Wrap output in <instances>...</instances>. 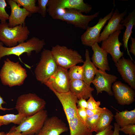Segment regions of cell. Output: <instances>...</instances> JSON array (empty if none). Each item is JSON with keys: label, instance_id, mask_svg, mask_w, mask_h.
Returning a JSON list of instances; mask_svg holds the SVG:
<instances>
[{"label": "cell", "instance_id": "obj_1", "mask_svg": "<svg viewBox=\"0 0 135 135\" xmlns=\"http://www.w3.org/2000/svg\"><path fill=\"white\" fill-rule=\"evenodd\" d=\"M61 103L69 127L70 135H92L86 122L80 117L77 111V98L70 91L60 93L52 90Z\"/></svg>", "mask_w": 135, "mask_h": 135}, {"label": "cell", "instance_id": "obj_2", "mask_svg": "<svg viewBox=\"0 0 135 135\" xmlns=\"http://www.w3.org/2000/svg\"><path fill=\"white\" fill-rule=\"evenodd\" d=\"M27 76L26 71L18 62L7 58L0 71V78L4 85L12 87L22 84Z\"/></svg>", "mask_w": 135, "mask_h": 135}, {"label": "cell", "instance_id": "obj_3", "mask_svg": "<svg viewBox=\"0 0 135 135\" xmlns=\"http://www.w3.org/2000/svg\"><path fill=\"white\" fill-rule=\"evenodd\" d=\"M30 34L28 27L25 25L11 27L6 22L0 23V41L7 47H13L25 42Z\"/></svg>", "mask_w": 135, "mask_h": 135}, {"label": "cell", "instance_id": "obj_4", "mask_svg": "<svg viewBox=\"0 0 135 135\" xmlns=\"http://www.w3.org/2000/svg\"><path fill=\"white\" fill-rule=\"evenodd\" d=\"M45 44L44 39H40L34 36L11 47L4 46L3 43L0 41V60L4 56L11 55H15L20 58L24 53L28 56L31 55L33 51L38 54L42 50Z\"/></svg>", "mask_w": 135, "mask_h": 135}, {"label": "cell", "instance_id": "obj_5", "mask_svg": "<svg viewBox=\"0 0 135 135\" xmlns=\"http://www.w3.org/2000/svg\"><path fill=\"white\" fill-rule=\"evenodd\" d=\"M46 104L45 100L36 94L29 93L18 97L15 108L18 114L27 117L44 110Z\"/></svg>", "mask_w": 135, "mask_h": 135}, {"label": "cell", "instance_id": "obj_6", "mask_svg": "<svg viewBox=\"0 0 135 135\" xmlns=\"http://www.w3.org/2000/svg\"><path fill=\"white\" fill-rule=\"evenodd\" d=\"M58 66L68 70L71 67L84 62L81 56L76 50L58 44L52 47L51 50Z\"/></svg>", "mask_w": 135, "mask_h": 135}, {"label": "cell", "instance_id": "obj_7", "mask_svg": "<svg viewBox=\"0 0 135 135\" xmlns=\"http://www.w3.org/2000/svg\"><path fill=\"white\" fill-rule=\"evenodd\" d=\"M58 67L51 50H44L34 71L36 79L41 84H45L55 73Z\"/></svg>", "mask_w": 135, "mask_h": 135}, {"label": "cell", "instance_id": "obj_8", "mask_svg": "<svg viewBox=\"0 0 135 135\" xmlns=\"http://www.w3.org/2000/svg\"><path fill=\"white\" fill-rule=\"evenodd\" d=\"M47 117V111L44 109L26 117L18 126L12 128L24 135H35L42 128Z\"/></svg>", "mask_w": 135, "mask_h": 135}, {"label": "cell", "instance_id": "obj_9", "mask_svg": "<svg viewBox=\"0 0 135 135\" xmlns=\"http://www.w3.org/2000/svg\"><path fill=\"white\" fill-rule=\"evenodd\" d=\"M44 84L51 90L60 93L69 92L70 80L68 70L58 66L56 72Z\"/></svg>", "mask_w": 135, "mask_h": 135}, {"label": "cell", "instance_id": "obj_10", "mask_svg": "<svg viewBox=\"0 0 135 135\" xmlns=\"http://www.w3.org/2000/svg\"><path fill=\"white\" fill-rule=\"evenodd\" d=\"M99 12L90 15H86L76 10L66 9L65 14L58 20L72 24L75 27L86 30L90 22L98 16Z\"/></svg>", "mask_w": 135, "mask_h": 135}, {"label": "cell", "instance_id": "obj_11", "mask_svg": "<svg viewBox=\"0 0 135 135\" xmlns=\"http://www.w3.org/2000/svg\"><path fill=\"white\" fill-rule=\"evenodd\" d=\"M114 5L110 13L103 18H100L97 24L94 26H88L86 31L81 35V40L83 45L91 47L95 43H98L100 32L107 21L112 16Z\"/></svg>", "mask_w": 135, "mask_h": 135}, {"label": "cell", "instance_id": "obj_12", "mask_svg": "<svg viewBox=\"0 0 135 135\" xmlns=\"http://www.w3.org/2000/svg\"><path fill=\"white\" fill-rule=\"evenodd\" d=\"M48 13L57 9H74L81 12L88 13L92 8L83 0H48L47 5Z\"/></svg>", "mask_w": 135, "mask_h": 135}, {"label": "cell", "instance_id": "obj_13", "mask_svg": "<svg viewBox=\"0 0 135 135\" xmlns=\"http://www.w3.org/2000/svg\"><path fill=\"white\" fill-rule=\"evenodd\" d=\"M121 32L120 30L115 32L102 42L101 48L111 55L115 63L123 57L124 54L123 52H121L120 49L123 44L119 40Z\"/></svg>", "mask_w": 135, "mask_h": 135}, {"label": "cell", "instance_id": "obj_14", "mask_svg": "<svg viewBox=\"0 0 135 135\" xmlns=\"http://www.w3.org/2000/svg\"><path fill=\"white\" fill-rule=\"evenodd\" d=\"M112 88L113 95L120 104L129 105L134 101V91L127 85L117 81L114 83Z\"/></svg>", "mask_w": 135, "mask_h": 135}, {"label": "cell", "instance_id": "obj_15", "mask_svg": "<svg viewBox=\"0 0 135 135\" xmlns=\"http://www.w3.org/2000/svg\"><path fill=\"white\" fill-rule=\"evenodd\" d=\"M132 61L123 56L115 63V65L123 80L135 90V65Z\"/></svg>", "mask_w": 135, "mask_h": 135}, {"label": "cell", "instance_id": "obj_16", "mask_svg": "<svg viewBox=\"0 0 135 135\" xmlns=\"http://www.w3.org/2000/svg\"><path fill=\"white\" fill-rule=\"evenodd\" d=\"M117 78L115 76L108 74L105 71L98 69L92 82L96 89L97 95L104 91L109 96H113L111 88L112 84L116 81Z\"/></svg>", "mask_w": 135, "mask_h": 135}, {"label": "cell", "instance_id": "obj_17", "mask_svg": "<svg viewBox=\"0 0 135 135\" xmlns=\"http://www.w3.org/2000/svg\"><path fill=\"white\" fill-rule=\"evenodd\" d=\"M68 130L66 124L62 120L54 116L47 118L42 128L36 135H60Z\"/></svg>", "mask_w": 135, "mask_h": 135}, {"label": "cell", "instance_id": "obj_18", "mask_svg": "<svg viewBox=\"0 0 135 135\" xmlns=\"http://www.w3.org/2000/svg\"><path fill=\"white\" fill-rule=\"evenodd\" d=\"M126 13V10L120 13L118 9H116L107 24L100 34L98 43L106 39L110 34L115 32L124 29V27L120 22L124 19Z\"/></svg>", "mask_w": 135, "mask_h": 135}, {"label": "cell", "instance_id": "obj_19", "mask_svg": "<svg viewBox=\"0 0 135 135\" xmlns=\"http://www.w3.org/2000/svg\"><path fill=\"white\" fill-rule=\"evenodd\" d=\"M6 2L11 9L8 23L9 26L12 27L25 25L26 17L30 14L24 8H20L14 0H7Z\"/></svg>", "mask_w": 135, "mask_h": 135}, {"label": "cell", "instance_id": "obj_20", "mask_svg": "<svg viewBox=\"0 0 135 135\" xmlns=\"http://www.w3.org/2000/svg\"><path fill=\"white\" fill-rule=\"evenodd\" d=\"M91 47L93 52L91 59L94 65L99 70L109 71L110 68L107 58L108 53L100 46L98 42Z\"/></svg>", "mask_w": 135, "mask_h": 135}, {"label": "cell", "instance_id": "obj_21", "mask_svg": "<svg viewBox=\"0 0 135 135\" xmlns=\"http://www.w3.org/2000/svg\"><path fill=\"white\" fill-rule=\"evenodd\" d=\"M94 89L82 80H70V91L78 100L88 99Z\"/></svg>", "mask_w": 135, "mask_h": 135}, {"label": "cell", "instance_id": "obj_22", "mask_svg": "<svg viewBox=\"0 0 135 135\" xmlns=\"http://www.w3.org/2000/svg\"><path fill=\"white\" fill-rule=\"evenodd\" d=\"M120 23L126 27L122 39L124 48L125 50H126L128 54L130 56V59L133 61L129 52L128 45L129 39L132 33V28L135 25V10H133L129 13L128 16L121 20Z\"/></svg>", "mask_w": 135, "mask_h": 135}, {"label": "cell", "instance_id": "obj_23", "mask_svg": "<svg viewBox=\"0 0 135 135\" xmlns=\"http://www.w3.org/2000/svg\"><path fill=\"white\" fill-rule=\"evenodd\" d=\"M85 60L82 66L83 69V81L90 85L98 70L91 61L88 50L86 49L85 53Z\"/></svg>", "mask_w": 135, "mask_h": 135}, {"label": "cell", "instance_id": "obj_24", "mask_svg": "<svg viewBox=\"0 0 135 135\" xmlns=\"http://www.w3.org/2000/svg\"><path fill=\"white\" fill-rule=\"evenodd\" d=\"M116 123L120 128L129 124H135V109L116 112L114 116Z\"/></svg>", "mask_w": 135, "mask_h": 135}, {"label": "cell", "instance_id": "obj_25", "mask_svg": "<svg viewBox=\"0 0 135 135\" xmlns=\"http://www.w3.org/2000/svg\"><path fill=\"white\" fill-rule=\"evenodd\" d=\"M114 116L111 111L106 108L100 115L94 132L98 133L104 130L110 125Z\"/></svg>", "mask_w": 135, "mask_h": 135}, {"label": "cell", "instance_id": "obj_26", "mask_svg": "<svg viewBox=\"0 0 135 135\" xmlns=\"http://www.w3.org/2000/svg\"><path fill=\"white\" fill-rule=\"evenodd\" d=\"M26 117L22 115L10 114L0 116V122L3 125H6L11 123L19 125Z\"/></svg>", "mask_w": 135, "mask_h": 135}, {"label": "cell", "instance_id": "obj_27", "mask_svg": "<svg viewBox=\"0 0 135 135\" xmlns=\"http://www.w3.org/2000/svg\"><path fill=\"white\" fill-rule=\"evenodd\" d=\"M19 6H22L30 14L38 12V8L36 6V0H14Z\"/></svg>", "mask_w": 135, "mask_h": 135}, {"label": "cell", "instance_id": "obj_28", "mask_svg": "<svg viewBox=\"0 0 135 135\" xmlns=\"http://www.w3.org/2000/svg\"><path fill=\"white\" fill-rule=\"evenodd\" d=\"M68 74L70 80H83V72L82 66H73L69 68Z\"/></svg>", "mask_w": 135, "mask_h": 135}, {"label": "cell", "instance_id": "obj_29", "mask_svg": "<svg viewBox=\"0 0 135 135\" xmlns=\"http://www.w3.org/2000/svg\"><path fill=\"white\" fill-rule=\"evenodd\" d=\"M102 112L87 117L86 123L92 132H94Z\"/></svg>", "mask_w": 135, "mask_h": 135}, {"label": "cell", "instance_id": "obj_30", "mask_svg": "<svg viewBox=\"0 0 135 135\" xmlns=\"http://www.w3.org/2000/svg\"><path fill=\"white\" fill-rule=\"evenodd\" d=\"M7 6L5 0H0V22H5L8 20L9 15L6 12L5 8Z\"/></svg>", "mask_w": 135, "mask_h": 135}, {"label": "cell", "instance_id": "obj_31", "mask_svg": "<svg viewBox=\"0 0 135 135\" xmlns=\"http://www.w3.org/2000/svg\"><path fill=\"white\" fill-rule=\"evenodd\" d=\"M48 0H38V12L44 18L46 17L47 12V5Z\"/></svg>", "mask_w": 135, "mask_h": 135}, {"label": "cell", "instance_id": "obj_32", "mask_svg": "<svg viewBox=\"0 0 135 135\" xmlns=\"http://www.w3.org/2000/svg\"><path fill=\"white\" fill-rule=\"evenodd\" d=\"M87 102V109L93 110L97 108L100 104V101H96L92 95L88 98Z\"/></svg>", "mask_w": 135, "mask_h": 135}, {"label": "cell", "instance_id": "obj_33", "mask_svg": "<svg viewBox=\"0 0 135 135\" xmlns=\"http://www.w3.org/2000/svg\"><path fill=\"white\" fill-rule=\"evenodd\" d=\"M120 131L129 135H135V124H129L122 128H120Z\"/></svg>", "mask_w": 135, "mask_h": 135}, {"label": "cell", "instance_id": "obj_34", "mask_svg": "<svg viewBox=\"0 0 135 135\" xmlns=\"http://www.w3.org/2000/svg\"><path fill=\"white\" fill-rule=\"evenodd\" d=\"M106 108L99 107L97 108L90 110L86 108V112L87 116H90L103 112Z\"/></svg>", "mask_w": 135, "mask_h": 135}, {"label": "cell", "instance_id": "obj_35", "mask_svg": "<svg viewBox=\"0 0 135 135\" xmlns=\"http://www.w3.org/2000/svg\"><path fill=\"white\" fill-rule=\"evenodd\" d=\"M77 111L78 114L81 118L85 122L87 116L86 112V109L81 108H78Z\"/></svg>", "mask_w": 135, "mask_h": 135}, {"label": "cell", "instance_id": "obj_36", "mask_svg": "<svg viewBox=\"0 0 135 135\" xmlns=\"http://www.w3.org/2000/svg\"><path fill=\"white\" fill-rule=\"evenodd\" d=\"M113 127V126L110 124L104 130L95 135H111L113 131L112 129Z\"/></svg>", "mask_w": 135, "mask_h": 135}, {"label": "cell", "instance_id": "obj_37", "mask_svg": "<svg viewBox=\"0 0 135 135\" xmlns=\"http://www.w3.org/2000/svg\"><path fill=\"white\" fill-rule=\"evenodd\" d=\"M86 100L81 98L78 100L76 102L77 108H86L87 107V102Z\"/></svg>", "mask_w": 135, "mask_h": 135}, {"label": "cell", "instance_id": "obj_38", "mask_svg": "<svg viewBox=\"0 0 135 135\" xmlns=\"http://www.w3.org/2000/svg\"><path fill=\"white\" fill-rule=\"evenodd\" d=\"M131 41V44L130 45V50H129V52L135 56V38L131 36L130 37Z\"/></svg>", "mask_w": 135, "mask_h": 135}, {"label": "cell", "instance_id": "obj_39", "mask_svg": "<svg viewBox=\"0 0 135 135\" xmlns=\"http://www.w3.org/2000/svg\"><path fill=\"white\" fill-rule=\"evenodd\" d=\"M4 135H24L21 132L18 131L11 128L10 131L6 133H5Z\"/></svg>", "mask_w": 135, "mask_h": 135}, {"label": "cell", "instance_id": "obj_40", "mask_svg": "<svg viewBox=\"0 0 135 135\" xmlns=\"http://www.w3.org/2000/svg\"><path fill=\"white\" fill-rule=\"evenodd\" d=\"M114 130L111 135H119L120 126L116 123L114 124Z\"/></svg>", "mask_w": 135, "mask_h": 135}, {"label": "cell", "instance_id": "obj_41", "mask_svg": "<svg viewBox=\"0 0 135 135\" xmlns=\"http://www.w3.org/2000/svg\"><path fill=\"white\" fill-rule=\"evenodd\" d=\"M5 102L3 98L0 95V110L3 111L9 110L13 109V108H4L2 106V105L5 104Z\"/></svg>", "mask_w": 135, "mask_h": 135}, {"label": "cell", "instance_id": "obj_42", "mask_svg": "<svg viewBox=\"0 0 135 135\" xmlns=\"http://www.w3.org/2000/svg\"><path fill=\"white\" fill-rule=\"evenodd\" d=\"M5 134L4 132H0V135H4Z\"/></svg>", "mask_w": 135, "mask_h": 135}, {"label": "cell", "instance_id": "obj_43", "mask_svg": "<svg viewBox=\"0 0 135 135\" xmlns=\"http://www.w3.org/2000/svg\"><path fill=\"white\" fill-rule=\"evenodd\" d=\"M2 125H3L2 124V123L1 122H0V127L1 126H2Z\"/></svg>", "mask_w": 135, "mask_h": 135}, {"label": "cell", "instance_id": "obj_44", "mask_svg": "<svg viewBox=\"0 0 135 135\" xmlns=\"http://www.w3.org/2000/svg\"></svg>", "mask_w": 135, "mask_h": 135}]
</instances>
